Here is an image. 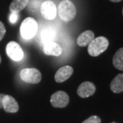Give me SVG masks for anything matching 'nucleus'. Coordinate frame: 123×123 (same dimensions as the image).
Segmentation results:
<instances>
[{
  "label": "nucleus",
  "mask_w": 123,
  "mask_h": 123,
  "mask_svg": "<svg viewBox=\"0 0 123 123\" xmlns=\"http://www.w3.org/2000/svg\"><path fill=\"white\" fill-rule=\"evenodd\" d=\"M110 1H112V2H120V1H121L123 0H110Z\"/></svg>",
  "instance_id": "nucleus-21"
},
{
  "label": "nucleus",
  "mask_w": 123,
  "mask_h": 123,
  "mask_svg": "<svg viewBox=\"0 0 123 123\" xmlns=\"http://www.w3.org/2000/svg\"><path fill=\"white\" fill-rule=\"evenodd\" d=\"M73 73V68L70 66H65L59 68L55 75V80L57 83H62L69 79Z\"/></svg>",
  "instance_id": "nucleus-10"
},
{
  "label": "nucleus",
  "mask_w": 123,
  "mask_h": 123,
  "mask_svg": "<svg viewBox=\"0 0 123 123\" xmlns=\"http://www.w3.org/2000/svg\"><path fill=\"white\" fill-rule=\"evenodd\" d=\"M57 14L62 21H70L76 16L77 10L75 4L70 0H64L58 6Z\"/></svg>",
  "instance_id": "nucleus-1"
},
{
  "label": "nucleus",
  "mask_w": 123,
  "mask_h": 123,
  "mask_svg": "<svg viewBox=\"0 0 123 123\" xmlns=\"http://www.w3.org/2000/svg\"><path fill=\"white\" fill-rule=\"evenodd\" d=\"M43 51L44 54L47 55H54L60 56L62 53V49L60 44L53 41H50L47 43L44 44Z\"/></svg>",
  "instance_id": "nucleus-11"
},
{
  "label": "nucleus",
  "mask_w": 123,
  "mask_h": 123,
  "mask_svg": "<svg viewBox=\"0 0 123 123\" xmlns=\"http://www.w3.org/2000/svg\"><path fill=\"white\" fill-rule=\"evenodd\" d=\"M110 88L114 93L123 92V74L120 73L112 80L110 84Z\"/></svg>",
  "instance_id": "nucleus-13"
},
{
  "label": "nucleus",
  "mask_w": 123,
  "mask_h": 123,
  "mask_svg": "<svg viewBox=\"0 0 123 123\" xmlns=\"http://www.w3.org/2000/svg\"><path fill=\"white\" fill-rule=\"evenodd\" d=\"M88 46V53L92 57H97L107 50L109 41L105 37L99 36L94 38Z\"/></svg>",
  "instance_id": "nucleus-2"
},
{
  "label": "nucleus",
  "mask_w": 123,
  "mask_h": 123,
  "mask_svg": "<svg viewBox=\"0 0 123 123\" xmlns=\"http://www.w3.org/2000/svg\"><path fill=\"white\" fill-rule=\"evenodd\" d=\"M6 51L8 56L14 61H20L24 56V53L21 45L14 41H11L8 43Z\"/></svg>",
  "instance_id": "nucleus-5"
},
{
  "label": "nucleus",
  "mask_w": 123,
  "mask_h": 123,
  "mask_svg": "<svg viewBox=\"0 0 123 123\" xmlns=\"http://www.w3.org/2000/svg\"><path fill=\"white\" fill-rule=\"evenodd\" d=\"M50 101L54 107L64 108L69 103V97L64 91H57L51 95Z\"/></svg>",
  "instance_id": "nucleus-6"
},
{
  "label": "nucleus",
  "mask_w": 123,
  "mask_h": 123,
  "mask_svg": "<svg viewBox=\"0 0 123 123\" xmlns=\"http://www.w3.org/2000/svg\"><path fill=\"white\" fill-rule=\"evenodd\" d=\"M20 77L23 81L29 84H38L41 81L42 75L39 70L34 68H23L20 72Z\"/></svg>",
  "instance_id": "nucleus-4"
},
{
  "label": "nucleus",
  "mask_w": 123,
  "mask_h": 123,
  "mask_svg": "<svg viewBox=\"0 0 123 123\" xmlns=\"http://www.w3.org/2000/svg\"><path fill=\"white\" fill-rule=\"evenodd\" d=\"M30 0H13L10 5V11L12 13H18L25 8Z\"/></svg>",
  "instance_id": "nucleus-14"
},
{
  "label": "nucleus",
  "mask_w": 123,
  "mask_h": 123,
  "mask_svg": "<svg viewBox=\"0 0 123 123\" xmlns=\"http://www.w3.org/2000/svg\"><path fill=\"white\" fill-rule=\"evenodd\" d=\"M18 18V13H12L10 16V21L11 23H15L17 21Z\"/></svg>",
  "instance_id": "nucleus-19"
},
{
  "label": "nucleus",
  "mask_w": 123,
  "mask_h": 123,
  "mask_svg": "<svg viewBox=\"0 0 123 123\" xmlns=\"http://www.w3.org/2000/svg\"><path fill=\"white\" fill-rule=\"evenodd\" d=\"M96 92L95 85L90 81H85L81 84L77 89V94L81 98L90 97Z\"/></svg>",
  "instance_id": "nucleus-8"
},
{
  "label": "nucleus",
  "mask_w": 123,
  "mask_h": 123,
  "mask_svg": "<svg viewBox=\"0 0 123 123\" xmlns=\"http://www.w3.org/2000/svg\"><path fill=\"white\" fill-rule=\"evenodd\" d=\"M40 12L43 17L47 20H53L56 17L57 8L56 6L51 1L43 2L40 7Z\"/></svg>",
  "instance_id": "nucleus-7"
},
{
  "label": "nucleus",
  "mask_w": 123,
  "mask_h": 123,
  "mask_svg": "<svg viewBox=\"0 0 123 123\" xmlns=\"http://www.w3.org/2000/svg\"><path fill=\"white\" fill-rule=\"evenodd\" d=\"M113 64L118 70H123V47L119 49L113 57Z\"/></svg>",
  "instance_id": "nucleus-15"
},
{
  "label": "nucleus",
  "mask_w": 123,
  "mask_h": 123,
  "mask_svg": "<svg viewBox=\"0 0 123 123\" xmlns=\"http://www.w3.org/2000/svg\"><path fill=\"white\" fill-rule=\"evenodd\" d=\"M2 105V108L8 113H16L19 109L17 101L14 97L10 95H5L3 98Z\"/></svg>",
  "instance_id": "nucleus-9"
},
{
  "label": "nucleus",
  "mask_w": 123,
  "mask_h": 123,
  "mask_svg": "<svg viewBox=\"0 0 123 123\" xmlns=\"http://www.w3.org/2000/svg\"></svg>",
  "instance_id": "nucleus-23"
},
{
  "label": "nucleus",
  "mask_w": 123,
  "mask_h": 123,
  "mask_svg": "<svg viewBox=\"0 0 123 123\" xmlns=\"http://www.w3.org/2000/svg\"><path fill=\"white\" fill-rule=\"evenodd\" d=\"M55 36V31L52 28H47L41 33V40L44 44L52 41Z\"/></svg>",
  "instance_id": "nucleus-16"
},
{
  "label": "nucleus",
  "mask_w": 123,
  "mask_h": 123,
  "mask_svg": "<svg viewBox=\"0 0 123 123\" xmlns=\"http://www.w3.org/2000/svg\"><path fill=\"white\" fill-rule=\"evenodd\" d=\"M101 118L97 116H92L86 120H84L82 123H101Z\"/></svg>",
  "instance_id": "nucleus-17"
},
{
  "label": "nucleus",
  "mask_w": 123,
  "mask_h": 123,
  "mask_svg": "<svg viewBox=\"0 0 123 123\" xmlns=\"http://www.w3.org/2000/svg\"><path fill=\"white\" fill-rule=\"evenodd\" d=\"M4 96H5V94H0V109L3 107V105H2V102H3V98H4Z\"/></svg>",
  "instance_id": "nucleus-20"
},
{
  "label": "nucleus",
  "mask_w": 123,
  "mask_h": 123,
  "mask_svg": "<svg viewBox=\"0 0 123 123\" xmlns=\"http://www.w3.org/2000/svg\"><path fill=\"white\" fill-rule=\"evenodd\" d=\"M94 38V34L91 30H86L78 36L77 43L79 47H86Z\"/></svg>",
  "instance_id": "nucleus-12"
},
{
  "label": "nucleus",
  "mask_w": 123,
  "mask_h": 123,
  "mask_svg": "<svg viewBox=\"0 0 123 123\" xmlns=\"http://www.w3.org/2000/svg\"><path fill=\"white\" fill-rule=\"evenodd\" d=\"M1 57L0 56V64H1Z\"/></svg>",
  "instance_id": "nucleus-22"
},
{
  "label": "nucleus",
  "mask_w": 123,
  "mask_h": 123,
  "mask_svg": "<svg viewBox=\"0 0 123 123\" xmlns=\"http://www.w3.org/2000/svg\"></svg>",
  "instance_id": "nucleus-24"
},
{
  "label": "nucleus",
  "mask_w": 123,
  "mask_h": 123,
  "mask_svg": "<svg viewBox=\"0 0 123 123\" xmlns=\"http://www.w3.org/2000/svg\"><path fill=\"white\" fill-rule=\"evenodd\" d=\"M6 31V30L4 23L1 21H0V41L4 37Z\"/></svg>",
  "instance_id": "nucleus-18"
},
{
  "label": "nucleus",
  "mask_w": 123,
  "mask_h": 123,
  "mask_svg": "<svg viewBox=\"0 0 123 123\" xmlns=\"http://www.w3.org/2000/svg\"><path fill=\"white\" fill-rule=\"evenodd\" d=\"M38 30V23L34 18L27 17L23 20L20 27L22 37L25 40L31 39L36 35Z\"/></svg>",
  "instance_id": "nucleus-3"
}]
</instances>
